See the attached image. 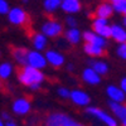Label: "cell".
I'll list each match as a JSON object with an SVG mask.
<instances>
[{"label":"cell","instance_id":"obj_1","mask_svg":"<svg viewBox=\"0 0 126 126\" xmlns=\"http://www.w3.org/2000/svg\"><path fill=\"white\" fill-rule=\"evenodd\" d=\"M18 77L19 81L25 86H32V85H40V82L44 79V76L39 69L35 68H32L29 66H24V67H20L18 69Z\"/></svg>","mask_w":126,"mask_h":126},{"label":"cell","instance_id":"obj_2","mask_svg":"<svg viewBox=\"0 0 126 126\" xmlns=\"http://www.w3.org/2000/svg\"><path fill=\"white\" fill-rule=\"evenodd\" d=\"M44 126H86L63 112H52L44 120Z\"/></svg>","mask_w":126,"mask_h":126},{"label":"cell","instance_id":"obj_3","mask_svg":"<svg viewBox=\"0 0 126 126\" xmlns=\"http://www.w3.org/2000/svg\"><path fill=\"white\" fill-rule=\"evenodd\" d=\"M87 113L91 115V116H93L94 119H97L105 126H119V122L115 120V117L112 116V115H110L109 112L103 111L98 107H88Z\"/></svg>","mask_w":126,"mask_h":126},{"label":"cell","instance_id":"obj_4","mask_svg":"<svg viewBox=\"0 0 126 126\" xmlns=\"http://www.w3.org/2000/svg\"><path fill=\"white\" fill-rule=\"evenodd\" d=\"M111 112H113L115 120L117 122H120L121 126H126V107L122 103H117V102H110L109 103Z\"/></svg>","mask_w":126,"mask_h":126},{"label":"cell","instance_id":"obj_5","mask_svg":"<svg viewBox=\"0 0 126 126\" xmlns=\"http://www.w3.org/2000/svg\"><path fill=\"white\" fill-rule=\"evenodd\" d=\"M46 64H47L46 58L39 52H29L28 53L27 66H29L32 68H35V69H40V68H44Z\"/></svg>","mask_w":126,"mask_h":126},{"label":"cell","instance_id":"obj_6","mask_svg":"<svg viewBox=\"0 0 126 126\" xmlns=\"http://www.w3.org/2000/svg\"><path fill=\"white\" fill-rule=\"evenodd\" d=\"M93 30L96 32V34L102 37V38H109L111 37V27L107 25V20L106 19H96L93 22L92 25Z\"/></svg>","mask_w":126,"mask_h":126},{"label":"cell","instance_id":"obj_7","mask_svg":"<svg viewBox=\"0 0 126 126\" xmlns=\"http://www.w3.org/2000/svg\"><path fill=\"white\" fill-rule=\"evenodd\" d=\"M9 20L13 24H25L28 20V15L25 14V12L20 8H14L9 12Z\"/></svg>","mask_w":126,"mask_h":126},{"label":"cell","instance_id":"obj_8","mask_svg":"<svg viewBox=\"0 0 126 126\" xmlns=\"http://www.w3.org/2000/svg\"><path fill=\"white\" fill-rule=\"evenodd\" d=\"M69 97L73 101V103L78 105V106H86V105H88L90 101H91L88 94H86L83 91H78V90L69 92Z\"/></svg>","mask_w":126,"mask_h":126},{"label":"cell","instance_id":"obj_9","mask_svg":"<svg viewBox=\"0 0 126 126\" xmlns=\"http://www.w3.org/2000/svg\"><path fill=\"white\" fill-rule=\"evenodd\" d=\"M29 111H30V103L25 98H19L13 103V112L15 115L23 116V115H27Z\"/></svg>","mask_w":126,"mask_h":126},{"label":"cell","instance_id":"obj_10","mask_svg":"<svg viewBox=\"0 0 126 126\" xmlns=\"http://www.w3.org/2000/svg\"><path fill=\"white\" fill-rule=\"evenodd\" d=\"M42 30L48 37H57L62 33V25L57 22H49V23H46L43 25Z\"/></svg>","mask_w":126,"mask_h":126},{"label":"cell","instance_id":"obj_11","mask_svg":"<svg viewBox=\"0 0 126 126\" xmlns=\"http://www.w3.org/2000/svg\"><path fill=\"white\" fill-rule=\"evenodd\" d=\"M10 50H12V54L16 62H19L20 64L27 66V58H28L29 50H27L25 48H18V47H13V46H10Z\"/></svg>","mask_w":126,"mask_h":126},{"label":"cell","instance_id":"obj_12","mask_svg":"<svg viewBox=\"0 0 126 126\" xmlns=\"http://www.w3.org/2000/svg\"><path fill=\"white\" fill-rule=\"evenodd\" d=\"M83 38H85V40L87 42V43L94 44V46L101 47V48H105L107 46L106 40H105L102 37H100L97 34H93V33H91V32H86V33L83 34Z\"/></svg>","mask_w":126,"mask_h":126},{"label":"cell","instance_id":"obj_13","mask_svg":"<svg viewBox=\"0 0 126 126\" xmlns=\"http://www.w3.org/2000/svg\"><path fill=\"white\" fill-rule=\"evenodd\" d=\"M107 93L110 98L112 100V102H117V103H121L125 101V92H122L121 90H119L117 87L115 86H110L107 88Z\"/></svg>","mask_w":126,"mask_h":126},{"label":"cell","instance_id":"obj_14","mask_svg":"<svg viewBox=\"0 0 126 126\" xmlns=\"http://www.w3.org/2000/svg\"><path fill=\"white\" fill-rule=\"evenodd\" d=\"M47 61L54 67H61L63 64V62H64L63 56L59 54L58 52H54V50H48L47 52Z\"/></svg>","mask_w":126,"mask_h":126},{"label":"cell","instance_id":"obj_15","mask_svg":"<svg viewBox=\"0 0 126 126\" xmlns=\"http://www.w3.org/2000/svg\"><path fill=\"white\" fill-rule=\"evenodd\" d=\"M61 5H62V9L67 13H76L81 9L79 0H63Z\"/></svg>","mask_w":126,"mask_h":126},{"label":"cell","instance_id":"obj_16","mask_svg":"<svg viewBox=\"0 0 126 126\" xmlns=\"http://www.w3.org/2000/svg\"><path fill=\"white\" fill-rule=\"evenodd\" d=\"M111 37L120 43H125L126 40V32L120 25H112L111 27Z\"/></svg>","mask_w":126,"mask_h":126},{"label":"cell","instance_id":"obj_17","mask_svg":"<svg viewBox=\"0 0 126 126\" xmlns=\"http://www.w3.org/2000/svg\"><path fill=\"white\" fill-rule=\"evenodd\" d=\"M112 6L111 5H109V4H101L98 8H97V10H96V15H97V18L98 19H109L111 15H112Z\"/></svg>","mask_w":126,"mask_h":126},{"label":"cell","instance_id":"obj_18","mask_svg":"<svg viewBox=\"0 0 126 126\" xmlns=\"http://www.w3.org/2000/svg\"><path fill=\"white\" fill-rule=\"evenodd\" d=\"M85 52L90 56H93V57H101V56H105V49L101 48V47H97L94 44H91V43H86L85 44Z\"/></svg>","mask_w":126,"mask_h":126},{"label":"cell","instance_id":"obj_19","mask_svg":"<svg viewBox=\"0 0 126 126\" xmlns=\"http://www.w3.org/2000/svg\"><path fill=\"white\" fill-rule=\"evenodd\" d=\"M83 79L88 83H91V85H97L100 82V76L93 69L87 68V69L83 71Z\"/></svg>","mask_w":126,"mask_h":126},{"label":"cell","instance_id":"obj_20","mask_svg":"<svg viewBox=\"0 0 126 126\" xmlns=\"http://www.w3.org/2000/svg\"><path fill=\"white\" fill-rule=\"evenodd\" d=\"M88 64L91 66V69H93L94 72L97 73H101V75H105V73L107 72V66L103 62H96V61H90L88 62Z\"/></svg>","mask_w":126,"mask_h":126},{"label":"cell","instance_id":"obj_21","mask_svg":"<svg viewBox=\"0 0 126 126\" xmlns=\"http://www.w3.org/2000/svg\"><path fill=\"white\" fill-rule=\"evenodd\" d=\"M66 38H67L68 42H71L72 44H76V43H78V40L81 38V34L76 28H72L66 33Z\"/></svg>","mask_w":126,"mask_h":126},{"label":"cell","instance_id":"obj_22","mask_svg":"<svg viewBox=\"0 0 126 126\" xmlns=\"http://www.w3.org/2000/svg\"><path fill=\"white\" fill-rule=\"evenodd\" d=\"M46 44H47V39H46L44 34H35L34 35V46L38 50L44 49Z\"/></svg>","mask_w":126,"mask_h":126},{"label":"cell","instance_id":"obj_23","mask_svg":"<svg viewBox=\"0 0 126 126\" xmlns=\"http://www.w3.org/2000/svg\"><path fill=\"white\" fill-rule=\"evenodd\" d=\"M112 10L121 14L126 13V0H116L112 3Z\"/></svg>","mask_w":126,"mask_h":126},{"label":"cell","instance_id":"obj_24","mask_svg":"<svg viewBox=\"0 0 126 126\" xmlns=\"http://www.w3.org/2000/svg\"><path fill=\"white\" fill-rule=\"evenodd\" d=\"M12 73V66L9 63H3L0 66V77L1 78H8Z\"/></svg>","mask_w":126,"mask_h":126},{"label":"cell","instance_id":"obj_25","mask_svg":"<svg viewBox=\"0 0 126 126\" xmlns=\"http://www.w3.org/2000/svg\"><path fill=\"white\" fill-rule=\"evenodd\" d=\"M61 5V0H46L44 1V8L48 12H53Z\"/></svg>","mask_w":126,"mask_h":126},{"label":"cell","instance_id":"obj_26","mask_svg":"<svg viewBox=\"0 0 126 126\" xmlns=\"http://www.w3.org/2000/svg\"><path fill=\"white\" fill-rule=\"evenodd\" d=\"M9 12V5L5 0H0V14H6Z\"/></svg>","mask_w":126,"mask_h":126},{"label":"cell","instance_id":"obj_27","mask_svg":"<svg viewBox=\"0 0 126 126\" xmlns=\"http://www.w3.org/2000/svg\"><path fill=\"white\" fill-rule=\"evenodd\" d=\"M117 54H119L122 59L126 58V46H125V43H121L120 47L117 48Z\"/></svg>","mask_w":126,"mask_h":126},{"label":"cell","instance_id":"obj_28","mask_svg":"<svg viewBox=\"0 0 126 126\" xmlns=\"http://www.w3.org/2000/svg\"><path fill=\"white\" fill-rule=\"evenodd\" d=\"M58 94L61 97H63V98H68L69 97V91L66 90V88H59L58 90Z\"/></svg>","mask_w":126,"mask_h":126},{"label":"cell","instance_id":"obj_29","mask_svg":"<svg viewBox=\"0 0 126 126\" xmlns=\"http://www.w3.org/2000/svg\"><path fill=\"white\" fill-rule=\"evenodd\" d=\"M67 24L71 25L72 28H75L76 24H77V23H76V19H75V18H72V16H68V18H67Z\"/></svg>","mask_w":126,"mask_h":126},{"label":"cell","instance_id":"obj_30","mask_svg":"<svg viewBox=\"0 0 126 126\" xmlns=\"http://www.w3.org/2000/svg\"><path fill=\"white\" fill-rule=\"evenodd\" d=\"M4 125H5V126H19V125H18V124H16V122H15L13 119H10V120L5 121V122H4Z\"/></svg>","mask_w":126,"mask_h":126},{"label":"cell","instance_id":"obj_31","mask_svg":"<svg viewBox=\"0 0 126 126\" xmlns=\"http://www.w3.org/2000/svg\"><path fill=\"white\" fill-rule=\"evenodd\" d=\"M0 119H1V120L5 122V121H8V120L12 119V116H10V115H9L8 112H3V113H1V117H0Z\"/></svg>","mask_w":126,"mask_h":126},{"label":"cell","instance_id":"obj_32","mask_svg":"<svg viewBox=\"0 0 126 126\" xmlns=\"http://www.w3.org/2000/svg\"><path fill=\"white\" fill-rule=\"evenodd\" d=\"M125 90H126V79H125V78H124V79H122V81H121V91H122V92H124V91H125Z\"/></svg>","mask_w":126,"mask_h":126},{"label":"cell","instance_id":"obj_33","mask_svg":"<svg viewBox=\"0 0 126 126\" xmlns=\"http://www.w3.org/2000/svg\"><path fill=\"white\" fill-rule=\"evenodd\" d=\"M39 86H40V85H32V86H30V88H32V90H38V88H39Z\"/></svg>","mask_w":126,"mask_h":126},{"label":"cell","instance_id":"obj_34","mask_svg":"<svg viewBox=\"0 0 126 126\" xmlns=\"http://www.w3.org/2000/svg\"><path fill=\"white\" fill-rule=\"evenodd\" d=\"M0 126H5V125H4V121H3L1 119H0Z\"/></svg>","mask_w":126,"mask_h":126},{"label":"cell","instance_id":"obj_35","mask_svg":"<svg viewBox=\"0 0 126 126\" xmlns=\"http://www.w3.org/2000/svg\"><path fill=\"white\" fill-rule=\"evenodd\" d=\"M28 1V0H23V3H27Z\"/></svg>","mask_w":126,"mask_h":126},{"label":"cell","instance_id":"obj_36","mask_svg":"<svg viewBox=\"0 0 126 126\" xmlns=\"http://www.w3.org/2000/svg\"><path fill=\"white\" fill-rule=\"evenodd\" d=\"M111 1H112V3H113V1H116V0H111Z\"/></svg>","mask_w":126,"mask_h":126},{"label":"cell","instance_id":"obj_37","mask_svg":"<svg viewBox=\"0 0 126 126\" xmlns=\"http://www.w3.org/2000/svg\"><path fill=\"white\" fill-rule=\"evenodd\" d=\"M62 1H63V0H61V3H62Z\"/></svg>","mask_w":126,"mask_h":126}]
</instances>
